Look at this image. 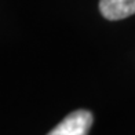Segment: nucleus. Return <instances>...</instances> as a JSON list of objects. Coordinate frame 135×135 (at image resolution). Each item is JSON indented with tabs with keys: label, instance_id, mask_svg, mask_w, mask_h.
<instances>
[{
	"label": "nucleus",
	"instance_id": "1",
	"mask_svg": "<svg viewBox=\"0 0 135 135\" xmlns=\"http://www.w3.org/2000/svg\"><path fill=\"white\" fill-rule=\"evenodd\" d=\"M93 113L85 109L75 110L58 123L47 135H88L93 126Z\"/></svg>",
	"mask_w": 135,
	"mask_h": 135
},
{
	"label": "nucleus",
	"instance_id": "2",
	"mask_svg": "<svg viewBox=\"0 0 135 135\" xmlns=\"http://www.w3.org/2000/svg\"><path fill=\"white\" fill-rule=\"evenodd\" d=\"M99 11L109 21H119L135 14V0H99Z\"/></svg>",
	"mask_w": 135,
	"mask_h": 135
}]
</instances>
